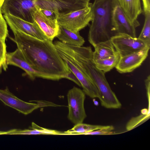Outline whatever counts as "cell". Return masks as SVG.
<instances>
[{
  "label": "cell",
  "mask_w": 150,
  "mask_h": 150,
  "mask_svg": "<svg viewBox=\"0 0 150 150\" xmlns=\"http://www.w3.org/2000/svg\"><path fill=\"white\" fill-rule=\"evenodd\" d=\"M83 2L87 3H89L90 0H81Z\"/></svg>",
  "instance_id": "f546056e"
},
{
  "label": "cell",
  "mask_w": 150,
  "mask_h": 150,
  "mask_svg": "<svg viewBox=\"0 0 150 150\" xmlns=\"http://www.w3.org/2000/svg\"><path fill=\"white\" fill-rule=\"evenodd\" d=\"M120 57L116 51L115 54L108 58L94 61L96 67L100 70L108 72L116 66Z\"/></svg>",
  "instance_id": "e0dca14e"
},
{
  "label": "cell",
  "mask_w": 150,
  "mask_h": 150,
  "mask_svg": "<svg viewBox=\"0 0 150 150\" xmlns=\"http://www.w3.org/2000/svg\"><path fill=\"white\" fill-rule=\"evenodd\" d=\"M6 48L5 41L0 39V74L2 73V69L6 71L8 68Z\"/></svg>",
  "instance_id": "7402d4cb"
},
{
  "label": "cell",
  "mask_w": 150,
  "mask_h": 150,
  "mask_svg": "<svg viewBox=\"0 0 150 150\" xmlns=\"http://www.w3.org/2000/svg\"><path fill=\"white\" fill-rule=\"evenodd\" d=\"M146 88L147 91V97L149 103H150V76L149 75L145 80Z\"/></svg>",
  "instance_id": "484cf974"
},
{
  "label": "cell",
  "mask_w": 150,
  "mask_h": 150,
  "mask_svg": "<svg viewBox=\"0 0 150 150\" xmlns=\"http://www.w3.org/2000/svg\"><path fill=\"white\" fill-rule=\"evenodd\" d=\"M12 31L14 37L9 38L33 68L56 80L67 79L71 71L58 54L53 40H40L20 31Z\"/></svg>",
  "instance_id": "6da1fadb"
},
{
  "label": "cell",
  "mask_w": 150,
  "mask_h": 150,
  "mask_svg": "<svg viewBox=\"0 0 150 150\" xmlns=\"http://www.w3.org/2000/svg\"><path fill=\"white\" fill-rule=\"evenodd\" d=\"M34 22L36 23L48 38L53 40L59 30L57 20H53L46 17L35 7L31 12Z\"/></svg>",
  "instance_id": "7c38bea8"
},
{
  "label": "cell",
  "mask_w": 150,
  "mask_h": 150,
  "mask_svg": "<svg viewBox=\"0 0 150 150\" xmlns=\"http://www.w3.org/2000/svg\"><path fill=\"white\" fill-rule=\"evenodd\" d=\"M149 117L150 114H142L137 117L132 118L127 123L126 129L129 131L133 129L146 121Z\"/></svg>",
  "instance_id": "ffe728a7"
},
{
  "label": "cell",
  "mask_w": 150,
  "mask_h": 150,
  "mask_svg": "<svg viewBox=\"0 0 150 150\" xmlns=\"http://www.w3.org/2000/svg\"><path fill=\"white\" fill-rule=\"evenodd\" d=\"M117 0H95L91 4L92 19L88 40L93 47L101 42L110 40L117 33L113 21Z\"/></svg>",
  "instance_id": "7a4b0ae2"
},
{
  "label": "cell",
  "mask_w": 150,
  "mask_h": 150,
  "mask_svg": "<svg viewBox=\"0 0 150 150\" xmlns=\"http://www.w3.org/2000/svg\"><path fill=\"white\" fill-rule=\"evenodd\" d=\"M144 12H150V0H142Z\"/></svg>",
  "instance_id": "4316f807"
},
{
  "label": "cell",
  "mask_w": 150,
  "mask_h": 150,
  "mask_svg": "<svg viewBox=\"0 0 150 150\" xmlns=\"http://www.w3.org/2000/svg\"><path fill=\"white\" fill-rule=\"evenodd\" d=\"M109 125L103 126L79 123L75 125L72 129L64 132L63 134L83 135L85 133L106 128Z\"/></svg>",
  "instance_id": "ac0fdd59"
},
{
  "label": "cell",
  "mask_w": 150,
  "mask_h": 150,
  "mask_svg": "<svg viewBox=\"0 0 150 150\" xmlns=\"http://www.w3.org/2000/svg\"><path fill=\"white\" fill-rule=\"evenodd\" d=\"M7 133V131H0V135L6 134Z\"/></svg>",
  "instance_id": "83f0119b"
},
{
  "label": "cell",
  "mask_w": 150,
  "mask_h": 150,
  "mask_svg": "<svg viewBox=\"0 0 150 150\" xmlns=\"http://www.w3.org/2000/svg\"><path fill=\"white\" fill-rule=\"evenodd\" d=\"M114 129L113 126L109 125L107 128L85 133L83 135H109L117 134L115 132L112 131Z\"/></svg>",
  "instance_id": "cb8c5ba5"
},
{
  "label": "cell",
  "mask_w": 150,
  "mask_h": 150,
  "mask_svg": "<svg viewBox=\"0 0 150 150\" xmlns=\"http://www.w3.org/2000/svg\"><path fill=\"white\" fill-rule=\"evenodd\" d=\"M4 2L3 0H0V9L1 8Z\"/></svg>",
  "instance_id": "f1b7e54d"
},
{
  "label": "cell",
  "mask_w": 150,
  "mask_h": 150,
  "mask_svg": "<svg viewBox=\"0 0 150 150\" xmlns=\"http://www.w3.org/2000/svg\"><path fill=\"white\" fill-rule=\"evenodd\" d=\"M38 9L48 18L53 20H57L58 15L53 11L46 9Z\"/></svg>",
  "instance_id": "d4e9b609"
},
{
  "label": "cell",
  "mask_w": 150,
  "mask_h": 150,
  "mask_svg": "<svg viewBox=\"0 0 150 150\" xmlns=\"http://www.w3.org/2000/svg\"><path fill=\"white\" fill-rule=\"evenodd\" d=\"M56 37L62 42L70 45L81 47L85 42L79 32H74L59 25V30Z\"/></svg>",
  "instance_id": "9a60e30c"
},
{
  "label": "cell",
  "mask_w": 150,
  "mask_h": 150,
  "mask_svg": "<svg viewBox=\"0 0 150 150\" xmlns=\"http://www.w3.org/2000/svg\"><path fill=\"white\" fill-rule=\"evenodd\" d=\"M7 22L2 15L1 8L0 9V39L5 41L8 35Z\"/></svg>",
  "instance_id": "603a6c76"
},
{
  "label": "cell",
  "mask_w": 150,
  "mask_h": 150,
  "mask_svg": "<svg viewBox=\"0 0 150 150\" xmlns=\"http://www.w3.org/2000/svg\"><path fill=\"white\" fill-rule=\"evenodd\" d=\"M33 2L38 9L50 10L58 15L82 9L90 4L81 0H33Z\"/></svg>",
  "instance_id": "8992f818"
},
{
  "label": "cell",
  "mask_w": 150,
  "mask_h": 150,
  "mask_svg": "<svg viewBox=\"0 0 150 150\" xmlns=\"http://www.w3.org/2000/svg\"><path fill=\"white\" fill-rule=\"evenodd\" d=\"M68 119L74 125L83 123L87 115L84 108L85 94L80 88L74 86L67 93Z\"/></svg>",
  "instance_id": "277c9868"
},
{
  "label": "cell",
  "mask_w": 150,
  "mask_h": 150,
  "mask_svg": "<svg viewBox=\"0 0 150 150\" xmlns=\"http://www.w3.org/2000/svg\"><path fill=\"white\" fill-rule=\"evenodd\" d=\"M110 40L115 49L122 57L132 54L150 45L137 37L118 33L112 37Z\"/></svg>",
  "instance_id": "ba28073f"
},
{
  "label": "cell",
  "mask_w": 150,
  "mask_h": 150,
  "mask_svg": "<svg viewBox=\"0 0 150 150\" xmlns=\"http://www.w3.org/2000/svg\"><path fill=\"white\" fill-rule=\"evenodd\" d=\"M117 0L129 21L136 28L139 26L140 24L137 19L142 12L140 0Z\"/></svg>",
  "instance_id": "5bb4252c"
},
{
  "label": "cell",
  "mask_w": 150,
  "mask_h": 150,
  "mask_svg": "<svg viewBox=\"0 0 150 150\" xmlns=\"http://www.w3.org/2000/svg\"><path fill=\"white\" fill-rule=\"evenodd\" d=\"M113 21L117 34H125L133 37H137L136 27L129 21L118 4L113 11Z\"/></svg>",
  "instance_id": "4fadbf2b"
},
{
  "label": "cell",
  "mask_w": 150,
  "mask_h": 150,
  "mask_svg": "<svg viewBox=\"0 0 150 150\" xmlns=\"http://www.w3.org/2000/svg\"><path fill=\"white\" fill-rule=\"evenodd\" d=\"M150 45H148L136 52L120 57L115 67L117 71L123 74L132 72L139 67L148 56Z\"/></svg>",
  "instance_id": "8fae6325"
},
{
  "label": "cell",
  "mask_w": 150,
  "mask_h": 150,
  "mask_svg": "<svg viewBox=\"0 0 150 150\" xmlns=\"http://www.w3.org/2000/svg\"><path fill=\"white\" fill-rule=\"evenodd\" d=\"M92 3L79 10L59 14L57 18L59 25L74 32H79L86 27L91 21Z\"/></svg>",
  "instance_id": "3957f363"
},
{
  "label": "cell",
  "mask_w": 150,
  "mask_h": 150,
  "mask_svg": "<svg viewBox=\"0 0 150 150\" xmlns=\"http://www.w3.org/2000/svg\"><path fill=\"white\" fill-rule=\"evenodd\" d=\"M93 59L94 61L108 58L114 55L116 51L110 40L101 42L94 47Z\"/></svg>",
  "instance_id": "2e32d148"
},
{
  "label": "cell",
  "mask_w": 150,
  "mask_h": 150,
  "mask_svg": "<svg viewBox=\"0 0 150 150\" xmlns=\"http://www.w3.org/2000/svg\"><path fill=\"white\" fill-rule=\"evenodd\" d=\"M6 63L8 65L19 67L23 70L32 80L36 77L52 80H56L53 77L40 72L33 68L24 57L21 51L18 48L15 51L7 53Z\"/></svg>",
  "instance_id": "30bf717a"
},
{
  "label": "cell",
  "mask_w": 150,
  "mask_h": 150,
  "mask_svg": "<svg viewBox=\"0 0 150 150\" xmlns=\"http://www.w3.org/2000/svg\"><path fill=\"white\" fill-rule=\"evenodd\" d=\"M0 100L5 105L25 115H28L40 107L58 106L57 105L52 103L46 101H36L37 103L25 102L11 93L7 87H6L4 89H0Z\"/></svg>",
  "instance_id": "5b68a950"
},
{
  "label": "cell",
  "mask_w": 150,
  "mask_h": 150,
  "mask_svg": "<svg viewBox=\"0 0 150 150\" xmlns=\"http://www.w3.org/2000/svg\"><path fill=\"white\" fill-rule=\"evenodd\" d=\"M31 129H12L7 131L6 134H42L43 133V130L38 127H34Z\"/></svg>",
  "instance_id": "44dd1931"
},
{
  "label": "cell",
  "mask_w": 150,
  "mask_h": 150,
  "mask_svg": "<svg viewBox=\"0 0 150 150\" xmlns=\"http://www.w3.org/2000/svg\"><path fill=\"white\" fill-rule=\"evenodd\" d=\"M4 0H3V1H4Z\"/></svg>",
  "instance_id": "4dcf8cb0"
},
{
  "label": "cell",
  "mask_w": 150,
  "mask_h": 150,
  "mask_svg": "<svg viewBox=\"0 0 150 150\" xmlns=\"http://www.w3.org/2000/svg\"><path fill=\"white\" fill-rule=\"evenodd\" d=\"M145 21L142 31L138 38L150 45V12H144Z\"/></svg>",
  "instance_id": "d6986e66"
},
{
  "label": "cell",
  "mask_w": 150,
  "mask_h": 150,
  "mask_svg": "<svg viewBox=\"0 0 150 150\" xmlns=\"http://www.w3.org/2000/svg\"><path fill=\"white\" fill-rule=\"evenodd\" d=\"M3 16L12 31H20L40 40L49 38L34 22L26 21L9 12L4 13Z\"/></svg>",
  "instance_id": "52a82bcc"
},
{
  "label": "cell",
  "mask_w": 150,
  "mask_h": 150,
  "mask_svg": "<svg viewBox=\"0 0 150 150\" xmlns=\"http://www.w3.org/2000/svg\"><path fill=\"white\" fill-rule=\"evenodd\" d=\"M35 8L33 0H5L1 10L2 13L9 12L26 21L34 22L31 13Z\"/></svg>",
  "instance_id": "9c48e42d"
}]
</instances>
